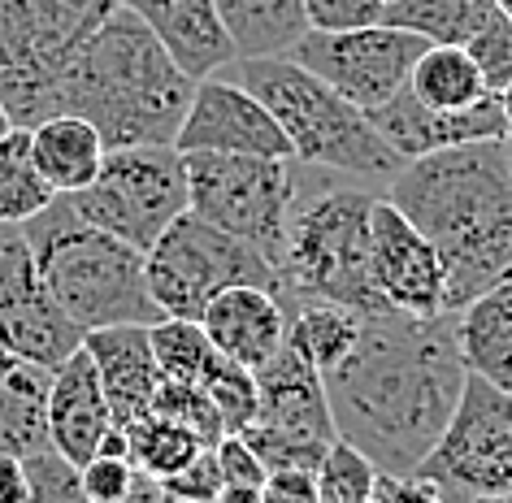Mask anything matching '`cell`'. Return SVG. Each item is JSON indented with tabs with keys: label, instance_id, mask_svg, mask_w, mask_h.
Listing matches in <instances>:
<instances>
[{
	"label": "cell",
	"instance_id": "cell-1",
	"mask_svg": "<svg viewBox=\"0 0 512 503\" xmlns=\"http://www.w3.org/2000/svg\"><path fill=\"white\" fill-rule=\"evenodd\" d=\"M456 317H365L361 339L322 373L335 434L352 443L382 477H413L465 391Z\"/></svg>",
	"mask_w": 512,
	"mask_h": 503
},
{
	"label": "cell",
	"instance_id": "cell-2",
	"mask_svg": "<svg viewBox=\"0 0 512 503\" xmlns=\"http://www.w3.org/2000/svg\"><path fill=\"white\" fill-rule=\"evenodd\" d=\"M443 261L447 313L508 278L512 269V161L508 139L460 144L404 161L382 187Z\"/></svg>",
	"mask_w": 512,
	"mask_h": 503
},
{
	"label": "cell",
	"instance_id": "cell-3",
	"mask_svg": "<svg viewBox=\"0 0 512 503\" xmlns=\"http://www.w3.org/2000/svg\"><path fill=\"white\" fill-rule=\"evenodd\" d=\"M196 79L174 66L161 40L118 5L74 53L57 92V113L87 118L105 148L174 144Z\"/></svg>",
	"mask_w": 512,
	"mask_h": 503
},
{
	"label": "cell",
	"instance_id": "cell-4",
	"mask_svg": "<svg viewBox=\"0 0 512 503\" xmlns=\"http://www.w3.org/2000/svg\"><path fill=\"white\" fill-rule=\"evenodd\" d=\"M378 196V183L296 161V200L274 261L287 313L304 304H343L365 317L391 313L369 269V213Z\"/></svg>",
	"mask_w": 512,
	"mask_h": 503
},
{
	"label": "cell",
	"instance_id": "cell-5",
	"mask_svg": "<svg viewBox=\"0 0 512 503\" xmlns=\"http://www.w3.org/2000/svg\"><path fill=\"white\" fill-rule=\"evenodd\" d=\"M18 230L27 239L48 291L57 295V304L83 330L157 326V321H165L148 295L144 252L79 217L66 196H57Z\"/></svg>",
	"mask_w": 512,
	"mask_h": 503
},
{
	"label": "cell",
	"instance_id": "cell-6",
	"mask_svg": "<svg viewBox=\"0 0 512 503\" xmlns=\"http://www.w3.org/2000/svg\"><path fill=\"white\" fill-rule=\"evenodd\" d=\"M226 70L274 113V122L283 126L296 161L365 178V183H378V187H387L400 174L404 161L374 131L369 113L348 105L335 87L322 83L313 70H304L300 61L239 57Z\"/></svg>",
	"mask_w": 512,
	"mask_h": 503
},
{
	"label": "cell",
	"instance_id": "cell-7",
	"mask_svg": "<svg viewBox=\"0 0 512 503\" xmlns=\"http://www.w3.org/2000/svg\"><path fill=\"white\" fill-rule=\"evenodd\" d=\"M122 0H0V105L31 126L57 113L74 53Z\"/></svg>",
	"mask_w": 512,
	"mask_h": 503
},
{
	"label": "cell",
	"instance_id": "cell-8",
	"mask_svg": "<svg viewBox=\"0 0 512 503\" xmlns=\"http://www.w3.org/2000/svg\"><path fill=\"white\" fill-rule=\"evenodd\" d=\"M66 200L92 226L148 252L191 209L187 157L174 144L109 148L100 174Z\"/></svg>",
	"mask_w": 512,
	"mask_h": 503
},
{
	"label": "cell",
	"instance_id": "cell-9",
	"mask_svg": "<svg viewBox=\"0 0 512 503\" xmlns=\"http://www.w3.org/2000/svg\"><path fill=\"white\" fill-rule=\"evenodd\" d=\"M148 295L161 308V317L200 321L209 300L226 287H265L278 295L274 265L243 239L209 226L196 213H183L165 235L144 252Z\"/></svg>",
	"mask_w": 512,
	"mask_h": 503
},
{
	"label": "cell",
	"instance_id": "cell-10",
	"mask_svg": "<svg viewBox=\"0 0 512 503\" xmlns=\"http://www.w3.org/2000/svg\"><path fill=\"white\" fill-rule=\"evenodd\" d=\"M252 378H256V417L239 430L243 443L256 451V460L270 473L274 469L317 473L330 443L339 438L317 365L287 334V343L274 352V360H265Z\"/></svg>",
	"mask_w": 512,
	"mask_h": 503
},
{
	"label": "cell",
	"instance_id": "cell-11",
	"mask_svg": "<svg viewBox=\"0 0 512 503\" xmlns=\"http://www.w3.org/2000/svg\"><path fill=\"white\" fill-rule=\"evenodd\" d=\"M191 213L278 261L287 213L296 200V157H187Z\"/></svg>",
	"mask_w": 512,
	"mask_h": 503
},
{
	"label": "cell",
	"instance_id": "cell-12",
	"mask_svg": "<svg viewBox=\"0 0 512 503\" xmlns=\"http://www.w3.org/2000/svg\"><path fill=\"white\" fill-rule=\"evenodd\" d=\"M413 477L430 482L447 503L512 490V391L469 373L443 438Z\"/></svg>",
	"mask_w": 512,
	"mask_h": 503
},
{
	"label": "cell",
	"instance_id": "cell-13",
	"mask_svg": "<svg viewBox=\"0 0 512 503\" xmlns=\"http://www.w3.org/2000/svg\"><path fill=\"white\" fill-rule=\"evenodd\" d=\"M421 53H426V40H417L413 31L374 22L356 31H304L287 57L330 83L348 105L374 113L400 87H408V74Z\"/></svg>",
	"mask_w": 512,
	"mask_h": 503
},
{
	"label": "cell",
	"instance_id": "cell-14",
	"mask_svg": "<svg viewBox=\"0 0 512 503\" xmlns=\"http://www.w3.org/2000/svg\"><path fill=\"white\" fill-rule=\"evenodd\" d=\"M87 330L74 321L35 269L18 226H5L0 239V352L57 369L83 347Z\"/></svg>",
	"mask_w": 512,
	"mask_h": 503
},
{
	"label": "cell",
	"instance_id": "cell-15",
	"mask_svg": "<svg viewBox=\"0 0 512 503\" xmlns=\"http://www.w3.org/2000/svg\"><path fill=\"white\" fill-rule=\"evenodd\" d=\"M183 157L217 152V157H291V144L274 113L243 87L235 74H209L196 83L187 118L174 135Z\"/></svg>",
	"mask_w": 512,
	"mask_h": 503
},
{
	"label": "cell",
	"instance_id": "cell-16",
	"mask_svg": "<svg viewBox=\"0 0 512 503\" xmlns=\"http://www.w3.org/2000/svg\"><path fill=\"white\" fill-rule=\"evenodd\" d=\"M369 269H374V287L391 313H447V278L439 252L387 196H378L374 213H369Z\"/></svg>",
	"mask_w": 512,
	"mask_h": 503
},
{
	"label": "cell",
	"instance_id": "cell-17",
	"mask_svg": "<svg viewBox=\"0 0 512 503\" xmlns=\"http://www.w3.org/2000/svg\"><path fill=\"white\" fill-rule=\"evenodd\" d=\"M369 122H374V131L387 139L400 161H417V157L447 152L460 144L508 139V122H504V109H499L495 92L469 109H430L408 87H400L387 105H378L369 113Z\"/></svg>",
	"mask_w": 512,
	"mask_h": 503
},
{
	"label": "cell",
	"instance_id": "cell-18",
	"mask_svg": "<svg viewBox=\"0 0 512 503\" xmlns=\"http://www.w3.org/2000/svg\"><path fill=\"white\" fill-rule=\"evenodd\" d=\"M122 5L135 9L187 79L200 83L239 61L217 0H122Z\"/></svg>",
	"mask_w": 512,
	"mask_h": 503
},
{
	"label": "cell",
	"instance_id": "cell-19",
	"mask_svg": "<svg viewBox=\"0 0 512 503\" xmlns=\"http://www.w3.org/2000/svg\"><path fill=\"white\" fill-rule=\"evenodd\" d=\"M287 326L291 317L283 300L265 287H248V282L217 291L200 313V330L209 334V343L252 373L265 360H274V352L287 343Z\"/></svg>",
	"mask_w": 512,
	"mask_h": 503
},
{
	"label": "cell",
	"instance_id": "cell-20",
	"mask_svg": "<svg viewBox=\"0 0 512 503\" xmlns=\"http://www.w3.org/2000/svg\"><path fill=\"white\" fill-rule=\"evenodd\" d=\"M109 430L113 412L105 386H100V373L87 356V347H79L70 360H61L53 369V382H48V443L83 469Z\"/></svg>",
	"mask_w": 512,
	"mask_h": 503
},
{
	"label": "cell",
	"instance_id": "cell-21",
	"mask_svg": "<svg viewBox=\"0 0 512 503\" xmlns=\"http://www.w3.org/2000/svg\"><path fill=\"white\" fill-rule=\"evenodd\" d=\"M87 356L100 373L105 386L113 425H131L152 412V395L161 382V365L152 352V326H105V330H87Z\"/></svg>",
	"mask_w": 512,
	"mask_h": 503
},
{
	"label": "cell",
	"instance_id": "cell-22",
	"mask_svg": "<svg viewBox=\"0 0 512 503\" xmlns=\"http://www.w3.org/2000/svg\"><path fill=\"white\" fill-rule=\"evenodd\" d=\"M456 347L473 378L512 391V282H495L456 308Z\"/></svg>",
	"mask_w": 512,
	"mask_h": 503
},
{
	"label": "cell",
	"instance_id": "cell-23",
	"mask_svg": "<svg viewBox=\"0 0 512 503\" xmlns=\"http://www.w3.org/2000/svg\"><path fill=\"white\" fill-rule=\"evenodd\" d=\"M31 152L35 165H40L44 183L57 191V196H74L83 191L105 165V139L87 118H74V113H48L44 122L31 126Z\"/></svg>",
	"mask_w": 512,
	"mask_h": 503
},
{
	"label": "cell",
	"instance_id": "cell-24",
	"mask_svg": "<svg viewBox=\"0 0 512 503\" xmlns=\"http://www.w3.org/2000/svg\"><path fill=\"white\" fill-rule=\"evenodd\" d=\"M48 382L53 369L0 352V456L48 447Z\"/></svg>",
	"mask_w": 512,
	"mask_h": 503
},
{
	"label": "cell",
	"instance_id": "cell-25",
	"mask_svg": "<svg viewBox=\"0 0 512 503\" xmlns=\"http://www.w3.org/2000/svg\"><path fill=\"white\" fill-rule=\"evenodd\" d=\"M239 57H287L309 31L304 0H217Z\"/></svg>",
	"mask_w": 512,
	"mask_h": 503
},
{
	"label": "cell",
	"instance_id": "cell-26",
	"mask_svg": "<svg viewBox=\"0 0 512 503\" xmlns=\"http://www.w3.org/2000/svg\"><path fill=\"white\" fill-rule=\"evenodd\" d=\"M408 92L430 109H469L491 96L465 44H426L408 74Z\"/></svg>",
	"mask_w": 512,
	"mask_h": 503
},
{
	"label": "cell",
	"instance_id": "cell-27",
	"mask_svg": "<svg viewBox=\"0 0 512 503\" xmlns=\"http://www.w3.org/2000/svg\"><path fill=\"white\" fill-rule=\"evenodd\" d=\"M495 14V0H395L382 22L413 31L426 44H469Z\"/></svg>",
	"mask_w": 512,
	"mask_h": 503
},
{
	"label": "cell",
	"instance_id": "cell-28",
	"mask_svg": "<svg viewBox=\"0 0 512 503\" xmlns=\"http://www.w3.org/2000/svg\"><path fill=\"white\" fill-rule=\"evenodd\" d=\"M57 200V191L44 183L31 152L27 126H9L0 135V226H22L40 209Z\"/></svg>",
	"mask_w": 512,
	"mask_h": 503
},
{
	"label": "cell",
	"instance_id": "cell-29",
	"mask_svg": "<svg viewBox=\"0 0 512 503\" xmlns=\"http://www.w3.org/2000/svg\"><path fill=\"white\" fill-rule=\"evenodd\" d=\"M291 317V339L300 343V352L313 360L317 373L335 369L343 356L356 347L361 339V326H365V313H356V308H343V304H304L296 308ZM374 317V313H369Z\"/></svg>",
	"mask_w": 512,
	"mask_h": 503
},
{
	"label": "cell",
	"instance_id": "cell-30",
	"mask_svg": "<svg viewBox=\"0 0 512 503\" xmlns=\"http://www.w3.org/2000/svg\"><path fill=\"white\" fill-rule=\"evenodd\" d=\"M126 443H131V464L144 477H174L178 469H187L191 460L204 451V443L191 430H183L178 421L170 417H157V412H148V417H139L126 425Z\"/></svg>",
	"mask_w": 512,
	"mask_h": 503
},
{
	"label": "cell",
	"instance_id": "cell-31",
	"mask_svg": "<svg viewBox=\"0 0 512 503\" xmlns=\"http://www.w3.org/2000/svg\"><path fill=\"white\" fill-rule=\"evenodd\" d=\"M382 473L352 443L335 438L326 460L317 464V499L322 503H365L378 495Z\"/></svg>",
	"mask_w": 512,
	"mask_h": 503
},
{
	"label": "cell",
	"instance_id": "cell-32",
	"mask_svg": "<svg viewBox=\"0 0 512 503\" xmlns=\"http://www.w3.org/2000/svg\"><path fill=\"white\" fill-rule=\"evenodd\" d=\"M152 412H157V417L178 421L183 430L196 434L204 447H217V438L226 434V421H222V412H217V404L200 391L196 382H183V378H161L157 382Z\"/></svg>",
	"mask_w": 512,
	"mask_h": 503
},
{
	"label": "cell",
	"instance_id": "cell-33",
	"mask_svg": "<svg viewBox=\"0 0 512 503\" xmlns=\"http://www.w3.org/2000/svg\"><path fill=\"white\" fill-rule=\"evenodd\" d=\"M22 473H27L31 503H87L83 469L74 460L61 456L53 443L31 451V456H22Z\"/></svg>",
	"mask_w": 512,
	"mask_h": 503
},
{
	"label": "cell",
	"instance_id": "cell-34",
	"mask_svg": "<svg viewBox=\"0 0 512 503\" xmlns=\"http://www.w3.org/2000/svg\"><path fill=\"white\" fill-rule=\"evenodd\" d=\"M465 48H469L473 66H478V74H482V83L491 87V92H504V87L512 83V18L495 14Z\"/></svg>",
	"mask_w": 512,
	"mask_h": 503
},
{
	"label": "cell",
	"instance_id": "cell-35",
	"mask_svg": "<svg viewBox=\"0 0 512 503\" xmlns=\"http://www.w3.org/2000/svg\"><path fill=\"white\" fill-rule=\"evenodd\" d=\"M139 482V469L126 456H92L83 464L87 503H126Z\"/></svg>",
	"mask_w": 512,
	"mask_h": 503
},
{
	"label": "cell",
	"instance_id": "cell-36",
	"mask_svg": "<svg viewBox=\"0 0 512 503\" xmlns=\"http://www.w3.org/2000/svg\"><path fill=\"white\" fill-rule=\"evenodd\" d=\"M387 14L382 0H304V18L309 31H356L374 27Z\"/></svg>",
	"mask_w": 512,
	"mask_h": 503
},
{
	"label": "cell",
	"instance_id": "cell-37",
	"mask_svg": "<svg viewBox=\"0 0 512 503\" xmlns=\"http://www.w3.org/2000/svg\"><path fill=\"white\" fill-rule=\"evenodd\" d=\"M178 503H213L217 495H222V469H217V456L213 447H204L196 460L187 464V469H178L174 477H165L161 482Z\"/></svg>",
	"mask_w": 512,
	"mask_h": 503
},
{
	"label": "cell",
	"instance_id": "cell-38",
	"mask_svg": "<svg viewBox=\"0 0 512 503\" xmlns=\"http://www.w3.org/2000/svg\"><path fill=\"white\" fill-rule=\"evenodd\" d=\"M213 456H217V469H222L226 486H265V477H270V469L256 460V451L243 443V434H222Z\"/></svg>",
	"mask_w": 512,
	"mask_h": 503
},
{
	"label": "cell",
	"instance_id": "cell-39",
	"mask_svg": "<svg viewBox=\"0 0 512 503\" xmlns=\"http://www.w3.org/2000/svg\"><path fill=\"white\" fill-rule=\"evenodd\" d=\"M265 503H322L317 499V473L313 469H274L261 486Z\"/></svg>",
	"mask_w": 512,
	"mask_h": 503
},
{
	"label": "cell",
	"instance_id": "cell-40",
	"mask_svg": "<svg viewBox=\"0 0 512 503\" xmlns=\"http://www.w3.org/2000/svg\"><path fill=\"white\" fill-rule=\"evenodd\" d=\"M378 490L387 503H447L439 490L430 482H421V477H382Z\"/></svg>",
	"mask_w": 512,
	"mask_h": 503
},
{
	"label": "cell",
	"instance_id": "cell-41",
	"mask_svg": "<svg viewBox=\"0 0 512 503\" xmlns=\"http://www.w3.org/2000/svg\"><path fill=\"white\" fill-rule=\"evenodd\" d=\"M27 473H22V456H0V503H27Z\"/></svg>",
	"mask_w": 512,
	"mask_h": 503
},
{
	"label": "cell",
	"instance_id": "cell-42",
	"mask_svg": "<svg viewBox=\"0 0 512 503\" xmlns=\"http://www.w3.org/2000/svg\"><path fill=\"white\" fill-rule=\"evenodd\" d=\"M213 503H265L261 486H222V495Z\"/></svg>",
	"mask_w": 512,
	"mask_h": 503
},
{
	"label": "cell",
	"instance_id": "cell-43",
	"mask_svg": "<svg viewBox=\"0 0 512 503\" xmlns=\"http://www.w3.org/2000/svg\"><path fill=\"white\" fill-rule=\"evenodd\" d=\"M499 96V109H504V122H508V139H512V83L504 87V92H495Z\"/></svg>",
	"mask_w": 512,
	"mask_h": 503
},
{
	"label": "cell",
	"instance_id": "cell-44",
	"mask_svg": "<svg viewBox=\"0 0 512 503\" xmlns=\"http://www.w3.org/2000/svg\"><path fill=\"white\" fill-rule=\"evenodd\" d=\"M452 503H512V490H504V495H473V499H452Z\"/></svg>",
	"mask_w": 512,
	"mask_h": 503
},
{
	"label": "cell",
	"instance_id": "cell-45",
	"mask_svg": "<svg viewBox=\"0 0 512 503\" xmlns=\"http://www.w3.org/2000/svg\"><path fill=\"white\" fill-rule=\"evenodd\" d=\"M495 9H499L504 18H512V0H495Z\"/></svg>",
	"mask_w": 512,
	"mask_h": 503
},
{
	"label": "cell",
	"instance_id": "cell-46",
	"mask_svg": "<svg viewBox=\"0 0 512 503\" xmlns=\"http://www.w3.org/2000/svg\"><path fill=\"white\" fill-rule=\"evenodd\" d=\"M9 126H14V122H9V113H5V105H0V135H5V131H9Z\"/></svg>",
	"mask_w": 512,
	"mask_h": 503
},
{
	"label": "cell",
	"instance_id": "cell-47",
	"mask_svg": "<svg viewBox=\"0 0 512 503\" xmlns=\"http://www.w3.org/2000/svg\"><path fill=\"white\" fill-rule=\"evenodd\" d=\"M365 503H387V499H382V490H378V495H374V499H365Z\"/></svg>",
	"mask_w": 512,
	"mask_h": 503
},
{
	"label": "cell",
	"instance_id": "cell-48",
	"mask_svg": "<svg viewBox=\"0 0 512 503\" xmlns=\"http://www.w3.org/2000/svg\"><path fill=\"white\" fill-rule=\"evenodd\" d=\"M508 161H512V139H508Z\"/></svg>",
	"mask_w": 512,
	"mask_h": 503
},
{
	"label": "cell",
	"instance_id": "cell-49",
	"mask_svg": "<svg viewBox=\"0 0 512 503\" xmlns=\"http://www.w3.org/2000/svg\"><path fill=\"white\" fill-rule=\"evenodd\" d=\"M382 5H395V0H382Z\"/></svg>",
	"mask_w": 512,
	"mask_h": 503
},
{
	"label": "cell",
	"instance_id": "cell-50",
	"mask_svg": "<svg viewBox=\"0 0 512 503\" xmlns=\"http://www.w3.org/2000/svg\"><path fill=\"white\" fill-rule=\"evenodd\" d=\"M0 239H5V226H0Z\"/></svg>",
	"mask_w": 512,
	"mask_h": 503
},
{
	"label": "cell",
	"instance_id": "cell-51",
	"mask_svg": "<svg viewBox=\"0 0 512 503\" xmlns=\"http://www.w3.org/2000/svg\"><path fill=\"white\" fill-rule=\"evenodd\" d=\"M508 282H512V269H508Z\"/></svg>",
	"mask_w": 512,
	"mask_h": 503
}]
</instances>
